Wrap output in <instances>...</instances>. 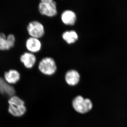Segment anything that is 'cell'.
<instances>
[{"instance_id":"obj_1","label":"cell","mask_w":127,"mask_h":127,"mask_svg":"<svg viewBox=\"0 0 127 127\" xmlns=\"http://www.w3.org/2000/svg\"><path fill=\"white\" fill-rule=\"evenodd\" d=\"M9 113L16 117L23 116L26 112L25 102L17 96H11L8 100Z\"/></svg>"},{"instance_id":"obj_2","label":"cell","mask_w":127,"mask_h":127,"mask_svg":"<svg viewBox=\"0 0 127 127\" xmlns=\"http://www.w3.org/2000/svg\"><path fill=\"white\" fill-rule=\"evenodd\" d=\"M73 109L78 113L84 114L90 112L93 108V104L88 98H84L81 95L75 97L72 101Z\"/></svg>"},{"instance_id":"obj_3","label":"cell","mask_w":127,"mask_h":127,"mask_svg":"<svg viewBox=\"0 0 127 127\" xmlns=\"http://www.w3.org/2000/svg\"><path fill=\"white\" fill-rule=\"evenodd\" d=\"M39 70L47 76L54 75L57 70V66L55 60L50 57L42 58L38 65Z\"/></svg>"},{"instance_id":"obj_4","label":"cell","mask_w":127,"mask_h":127,"mask_svg":"<svg viewBox=\"0 0 127 127\" xmlns=\"http://www.w3.org/2000/svg\"><path fill=\"white\" fill-rule=\"evenodd\" d=\"M38 9L43 15L53 17L57 14V3L53 0H42L39 2Z\"/></svg>"},{"instance_id":"obj_5","label":"cell","mask_w":127,"mask_h":127,"mask_svg":"<svg viewBox=\"0 0 127 127\" xmlns=\"http://www.w3.org/2000/svg\"><path fill=\"white\" fill-rule=\"evenodd\" d=\"M28 34L32 37L40 39L45 34V28L43 25L38 21L30 22L27 26Z\"/></svg>"},{"instance_id":"obj_6","label":"cell","mask_w":127,"mask_h":127,"mask_svg":"<svg viewBox=\"0 0 127 127\" xmlns=\"http://www.w3.org/2000/svg\"><path fill=\"white\" fill-rule=\"evenodd\" d=\"M15 37L13 34L6 36L4 33H0V50L7 51L13 48L15 43Z\"/></svg>"},{"instance_id":"obj_7","label":"cell","mask_w":127,"mask_h":127,"mask_svg":"<svg viewBox=\"0 0 127 127\" xmlns=\"http://www.w3.org/2000/svg\"><path fill=\"white\" fill-rule=\"evenodd\" d=\"M80 74L74 69L69 70L66 73L65 79L67 84L71 86H76L80 81Z\"/></svg>"},{"instance_id":"obj_8","label":"cell","mask_w":127,"mask_h":127,"mask_svg":"<svg viewBox=\"0 0 127 127\" xmlns=\"http://www.w3.org/2000/svg\"><path fill=\"white\" fill-rule=\"evenodd\" d=\"M20 61L25 67L30 69L32 68L35 65L36 62V58L34 53L26 52L21 55Z\"/></svg>"},{"instance_id":"obj_9","label":"cell","mask_w":127,"mask_h":127,"mask_svg":"<svg viewBox=\"0 0 127 127\" xmlns=\"http://www.w3.org/2000/svg\"><path fill=\"white\" fill-rule=\"evenodd\" d=\"M61 19L63 23L67 26H73L77 21L76 14L71 10H66L62 13Z\"/></svg>"},{"instance_id":"obj_10","label":"cell","mask_w":127,"mask_h":127,"mask_svg":"<svg viewBox=\"0 0 127 127\" xmlns=\"http://www.w3.org/2000/svg\"><path fill=\"white\" fill-rule=\"evenodd\" d=\"M26 46L29 52L35 53L40 51L42 44L39 39L31 37L26 41Z\"/></svg>"},{"instance_id":"obj_11","label":"cell","mask_w":127,"mask_h":127,"mask_svg":"<svg viewBox=\"0 0 127 127\" xmlns=\"http://www.w3.org/2000/svg\"><path fill=\"white\" fill-rule=\"evenodd\" d=\"M5 81L9 84H15L20 79V74L18 71L11 69L6 71L4 74Z\"/></svg>"},{"instance_id":"obj_12","label":"cell","mask_w":127,"mask_h":127,"mask_svg":"<svg viewBox=\"0 0 127 127\" xmlns=\"http://www.w3.org/2000/svg\"><path fill=\"white\" fill-rule=\"evenodd\" d=\"M15 92L13 87L0 76V93L6 96H13Z\"/></svg>"},{"instance_id":"obj_13","label":"cell","mask_w":127,"mask_h":127,"mask_svg":"<svg viewBox=\"0 0 127 127\" xmlns=\"http://www.w3.org/2000/svg\"><path fill=\"white\" fill-rule=\"evenodd\" d=\"M63 39L68 44L75 43L78 40V35L74 30L66 31L62 35Z\"/></svg>"}]
</instances>
